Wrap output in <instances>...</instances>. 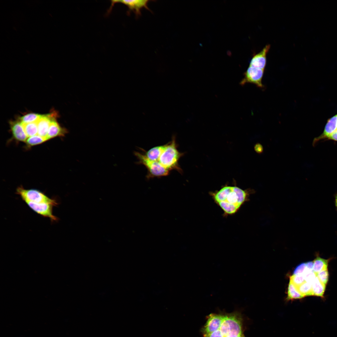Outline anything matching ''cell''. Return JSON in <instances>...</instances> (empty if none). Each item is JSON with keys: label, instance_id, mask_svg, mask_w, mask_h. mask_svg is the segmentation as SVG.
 <instances>
[{"label": "cell", "instance_id": "obj_5", "mask_svg": "<svg viewBox=\"0 0 337 337\" xmlns=\"http://www.w3.org/2000/svg\"><path fill=\"white\" fill-rule=\"evenodd\" d=\"M16 193L24 201H28L36 203H46L55 206L58 205L56 200L51 198L44 193L36 189H25L22 187L17 188Z\"/></svg>", "mask_w": 337, "mask_h": 337}, {"label": "cell", "instance_id": "obj_10", "mask_svg": "<svg viewBox=\"0 0 337 337\" xmlns=\"http://www.w3.org/2000/svg\"><path fill=\"white\" fill-rule=\"evenodd\" d=\"M270 45H266L259 53L255 55L251 60L249 66L264 70L266 63V56Z\"/></svg>", "mask_w": 337, "mask_h": 337}, {"label": "cell", "instance_id": "obj_16", "mask_svg": "<svg viewBox=\"0 0 337 337\" xmlns=\"http://www.w3.org/2000/svg\"><path fill=\"white\" fill-rule=\"evenodd\" d=\"M331 259H325L317 255L316 257L313 261V271L316 275L322 271L328 269V263Z\"/></svg>", "mask_w": 337, "mask_h": 337}, {"label": "cell", "instance_id": "obj_26", "mask_svg": "<svg viewBox=\"0 0 337 337\" xmlns=\"http://www.w3.org/2000/svg\"><path fill=\"white\" fill-rule=\"evenodd\" d=\"M306 268L305 262L301 263L295 268L293 271V275L303 274Z\"/></svg>", "mask_w": 337, "mask_h": 337}, {"label": "cell", "instance_id": "obj_18", "mask_svg": "<svg viewBox=\"0 0 337 337\" xmlns=\"http://www.w3.org/2000/svg\"><path fill=\"white\" fill-rule=\"evenodd\" d=\"M38 121L27 123L21 122L27 137L32 136L38 134Z\"/></svg>", "mask_w": 337, "mask_h": 337}, {"label": "cell", "instance_id": "obj_1", "mask_svg": "<svg viewBox=\"0 0 337 337\" xmlns=\"http://www.w3.org/2000/svg\"><path fill=\"white\" fill-rule=\"evenodd\" d=\"M255 192L250 188L243 190L236 186L226 185L219 190L209 193L214 203L223 210L224 217L235 214L242 206L249 200Z\"/></svg>", "mask_w": 337, "mask_h": 337}, {"label": "cell", "instance_id": "obj_27", "mask_svg": "<svg viewBox=\"0 0 337 337\" xmlns=\"http://www.w3.org/2000/svg\"><path fill=\"white\" fill-rule=\"evenodd\" d=\"M203 337H224L219 329L210 334L203 335Z\"/></svg>", "mask_w": 337, "mask_h": 337}, {"label": "cell", "instance_id": "obj_2", "mask_svg": "<svg viewBox=\"0 0 337 337\" xmlns=\"http://www.w3.org/2000/svg\"><path fill=\"white\" fill-rule=\"evenodd\" d=\"M184 154V153H180L178 150L175 137L173 136L172 140L167 143L158 161L169 171L175 170L181 173L183 172L182 170L178 164V161Z\"/></svg>", "mask_w": 337, "mask_h": 337}, {"label": "cell", "instance_id": "obj_24", "mask_svg": "<svg viewBox=\"0 0 337 337\" xmlns=\"http://www.w3.org/2000/svg\"><path fill=\"white\" fill-rule=\"evenodd\" d=\"M305 281L312 284L316 277V274L313 270H310L307 268L303 274Z\"/></svg>", "mask_w": 337, "mask_h": 337}, {"label": "cell", "instance_id": "obj_25", "mask_svg": "<svg viewBox=\"0 0 337 337\" xmlns=\"http://www.w3.org/2000/svg\"><path fill=\"white\" fill-rule=\"evenodd\" d=\"M316 276L320 281L326 286L329 280V276L328 269L319 272L316 274Z\"/></svg>", "mask_w": 337, "mask_h": 337}, {"label": "cell", "instance_id": "obj_20", "mask_svg": "<svg viewBox=\"0 0 337 337\" xmlns=\"http://www.w3.org/2000/svg\"><path fill=\"white\" fill-rule=\"evenodd\" d=\"M296 288L304 297L313 295L312 285L311 283L305 281Z\"/></svg>", "mask_w": 337, "mask_h": 337}, {"label": "cell", "instance_id": "obj_22", "mask_svg": "<svg viewBox=\"0 0 337 337\" xmlns=\"http://www.w3.org/2000/svg\"><path fill=\"white\" fill-rule=\"evenodd\" d=\"M47 140L46 137L36 135L29 137L27 139L26 142L27 145L30 147L41 144Z\"/></svg>", "mask_w": 337, "mask_h": 337}, {"label": "cell", "instance_id": "obj_6", "mask_svg": "<svg viewBox=\"0 0 337 337\" xmlns=\"http://www.w3.org/2000/svg\"><path fill=\"white\" fill-rule=\"evenodd\" d=\"M264 72L263 70L249 66L244 73V77L241 81L240 85L251 83L255 85L258 87L264 88V86L262 83Z\"/></svg>", "mask_w": 337, "mask_h": 337}, {"label": "cell", "instance_id": "obj_7", "mask_svg": "<svg viewBox=\"0 0 337 337\" xmlns=\"http://www.w3.org/2000/svg\"><path fill=\"white\" fill-rule=\"evenodd\" d=\"M24 202L34 212L45 217H48L52 222L58 220V217L53 213L52 204L46 203H36L25 201Z\"/></svg>", "mask_w": 337, "mask_h": 337}, {"label": "cell", "instance_id": "obj_9", "mask_svg": "<svg viewBox=\"0 0 337 337\" xmlns=\"http://www.w3.org/2000/svg\"><path fill=\"white\" fill-rule=\"evenodd\" d=\"M56 115L55 113L42 115L38 121V135L46 137L50 123L52 120L56 119Z\"/></svg>", "mask_w": 337, "mask_h": 337}, {"label": "cell", "instance_id": "obj_15", "mask_svg": "<svg viewBox=\"0 0 337 337\" xmlns=\"http://www.w3.org/2000/svg\"><path fill=\"white\" fill-rule=\"evenodd\" d=\"M167 144L163 145L154 147L147 151L142 149L144 152V155L149 159L154 161H158L159 159L165 148Z\"/></svg>", "mask_w": 337, "mask_h": 337}, {"label": "cell", "instance_id": "obj_8", "mask_svg": "<svg viewBox=\"0 0 337 337\" xmlns=\"http://www.w3.org/2000/svg\"><path fill=\"white\" fill-rule=\"evenodd\" d=\"M224 314L211 313L207 317V320L202 329L203 335L211 333L219 329L221 326Z\"/></svg>", "mask_w": 337, "mask_h": 337}, {"label": "cell", "instance_id": "obj_4", "mask_svg": "<svg viewBox=\"0 0 337 337\" xmlns=\"http://www.w3.org/2000/svg\"><path fill=\"white\" fill-rule=\"evenodd\" d=\"M134 154L139 160L138 163L144 165L147 168L146 178L148 179L165 176L169 174V171L164 167L158 161L150 160L144 154L138 152H135Z\"/></svg>", "mask_w": 337, "mask_h": 337}, {"label": "cell", "instance_id": "obj_28", "mask_svg": "<svg viewBox=\"0 0 337 337\" xmlns=\"http://www.w3.org/2000/svg\"><path fill=\"white\" fill-rule=\"evenodd\" d=\"M254 149L256 152L260 154L263 152V149L262 145L259 143H257L255 145Z\"/></svg>", "mask_w": 337, "mask_h": 337}, {"label": "cell", "instance_id": "obj_11", "mask_svg": "<svg viewBox=\"0 0 337 337\" xmlns=\"http://www.w3.org/2000/svg\"><path fill=\"white\" fill-rule=\"evenodd\" d=\"M336 129H337V114L328 120L323 133L315 139L313 144H315L320 140L327 139L328 137Z\"/></svg>", "mask_w": 337, "mask_h": 337}, {"label": "cell", "instance_id": "obj_32", "mask_svg": "<svg viewBox=\"0 0 337 337\" xmlns=\"http://www.w3.org/2000/svg\"><path fill=\"white\" fill-rule=\"evenodd\" d=\"M238 337H245V336L244 335V334H243V335H241L238 336Z\"/></svg>", "mask_w": 337, "mask_h": 337}, {"label": "cell", "instance_id": "obj_3", "mask_svg": "<svg viewBox=\"0 0 337 337\" xmlns=\"http://www.w3.org/2000/svg\"><path fill=\"white\" fill-rule=\"evenodd\" d=\"M241 315L237 312L224 314L223 320L219 329L224 337H238L243 334Z\"/></svg>", "mask_w": 337, "mask_h": 337}, {"label": "cell", "instance_id": "obj_23", "mask_svg": "<svg viewBox=\"0 0 337 337\" xmlns=\"http://www.w3.org/2000/svg\"><path fill=\"white\" fill-rule=\"evenodd\" d=\"M290 281L297 288L305 281L303 274H299L292 275L290 277Z\"/></svg>", "mask_w": 337, "mask_h": 337}, {"label": "cell", "instance_id": "obj_17", "mask_svg": "<svg viewBox=\"0 0 337 337\" xmlns=\"http://www.w3.org/2000/svg\"><path fill=\"white\" fill-rule=\"evenodd\" d=\"M312 285L313 295L324 298V295L326 286L323 284L317 276Z\"/></svg>", "mask_w": 337, "mask_h": 337}, {"label": "cell", "instance_id": "obj_12", "mask_svg": "<svg viewBox=\"0 0 337 337\" xmlns=\"http://www.w3.org/2000/svg\"><path fill=\"white\" fill-rule=\"evenodd\" d=\"M114 2L122 3L129 8L130 10L133 11L137 15H139L141 13V10L143 8L148 9L147 3L149 1L145 0H129L114 1Z\"/></svg>", "mask_w": 337, "mask_h": 337}, {"label": "cell", "instance_id": "obj_19", "mask_svg": "<svg viewBox=\"0 0 337 337\" xmlns=\"http://www.w3.org/2000/svg\"><path fill=\"white\" fill-rule=\"evenodd\" d=\"M304 297L299 292L294 285L290 281L288 284L286 300H291L300 299Z\"/></svg>", "mask_w": 337, "mask_h": 337}, {"label": "cell", "instance_id": "obj_30", "mask_svg": "<svg viewBox=\"0 0 337 337\" xmlns=\"http://www.w3.org/2000/svg\"><path fill=\"white\" fill-rule=\"evenodd\" d=\"M306 268L310 270H313L314 261H310L305 262Z\"/></svg>", "mask_w": 337, "mask_h": 337}, {"label": "cell", "instance_id": "obj_13", "mask_svg": "<svg viewBox=\"0 0 337 337\" xmlns=\"http://www.w3.org/2000/svg\"><path fill=\"white\" fill-rule=\"evenodd\" d=\"M10 125L13 137L15 140L26 142L27 136L21 122L20 121H11Z\"/></svg>", "mask_w": 337, "mask_h": 337}, {"label": "cell", "instance_id": "obj_14", "mask_svg": "<svg viewBox=\"0 0 337 337\" xmlns=\"http://www.w3.org/2000/svg\"><path fill=\"white\" fill-rule=\"evenodd\" d=\"M67 132V129L61 127L55 119L50 123L46 138L49 140L57 136H64Z\"/></svg>", "mask_w": 337, "mask_h": 337}, {"label": "cell", "instance_id": "obj_21", "mask_svg": "<svg viewBox=\"0 0 337 337\" xmlns=\"http://www.w3.org/2000/svg\"><path fill=\"white\" fill-rule=\"evenodd\" d=\"M42 115L36 113H29L20 118L19 121L22 123H30L38 121Z\"/></svg>", "mask_w": 337, "mask_h": 337}, {"label": "cell", "instance_id": "obj_29", "mask_svg": "<svg viewBox=\"0 0 337 337\" xmlns=\"http://www.w3.org/2000/svg\"><path fill=\"white\" fill-rule=\"evenodd\" d=\"M327 139L337 141V129L329 136Z\"/></svg>", "mask_w": 337, "mask_h": 337}, {"label": "cell", "instance_id": "obj_31", "mask_svg": "<svg viewBox=\"0 0 337 337\" xmlns=\"http://www.w3.org/2000/svg\"><path fill=\"white\" fill-rule=\"evenodd\" d=\"M335 203L336 210H337V193L335 195Z\"/></svg>", "mask_w": 337, "mask_h": 337}]
</instances>
